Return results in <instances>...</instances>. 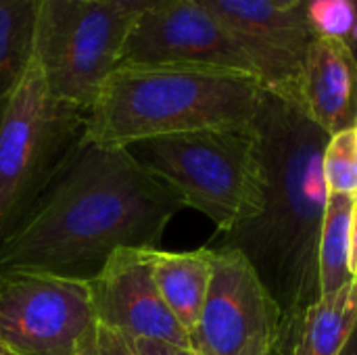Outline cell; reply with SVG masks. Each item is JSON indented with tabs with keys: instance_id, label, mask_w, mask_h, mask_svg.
Here are the masks:
<instances>
[{
	"instance_id": "484cf974",
	"label": "cell",
	"mask_w": 357,
	"mask_h": 355,
	"mask_svg": "<svg viewBox=\"0 0 357 355\" xmlns=\"http://www.w3.org/2000/svg\"><path fill=\"white\" fill-rule=\"evenodd\" d=\"M0 355H17V354H15V352H10L6 345H2V343H0Z\"/></svg>"
},
{
	"instance_id": "8992f818",
	"label": "cell",
	"mask_w": 357,
	"mask_h": 355,
	"mask_svg": "<svg viewBox=\"0 0 357 355\" xmlns=\"http://www.w3.org/2000/svg\"><path fill=\"white\" fill-rule=\"evenodd\" d=\"M136 19L107 0H42L33 59L50 94L88 113L119 67Z\"/></svg>"
},
{
	"instance_id": "ffe728a7",
	"label": "cell",
	"mask_w": 357,
	"mask_h": 355,
	"mask_svg": "<svg viewBox=\"0 0 357 355\" xmlns=\"http://www.w3.org/2000/svg\"><path fill=\"white\" fill-rule=\"evenodd\" d=\"M134 347L138 355H199L192 347H180L155 339H136Z\"/></svg>"
},
{
	"instance_id": "5bb4252c",
	"label": "cell",
	"mask_w": 357,
	"mask_h": 355,
	"mask_svg": "<svg viewBox=\"0 0 357 355\" xmlns=\"http://www.w3.org/2000/svg\"><path fill=\"white\" fill-rule=\"evenodd\" d=\"M357 328V280L303 314L287 355H341Z\"/></svg>"
},
{
	"instance_id": "603a6c76",
	"label": "cell",
	"mask_w": 357,
	"mask_h": 355,
	"mask_svg": "<svg viewBox=\"0 0 357 355\" xmlns=\"http://www.w3.org/2000/svg\"><path fill=\"white\" fill-rule=\"evenodd\" d=\"M354 8H356V19H354V27H351V33L349 38L343 42L347 52H349V59H351V65H354V71H356L357 80V0H354Z\"/></svg>"
},
{
	"instance_id": "d4e9b609",
	"label": "cell",
	"mask_w": 357,
	"mask_h": 355,
	"mask_svg": "<svg viewBox=\"0 0 357 355\" xmlns=\"http://www.w3.org/2000/svg\"><path fill=\"white\" fill-rule=\"evenodd\" d=\"M270 2H274L280 8H297V6H301L299 0H270Z\"/></svg>"
},
{
	"instance_id": "d6986e66",
	"label": "cell",
	"mask_w": 357,
	"mask_h": 355,
	"mask_svg": "<svg viewBox=\"0 0 357 355\" xmlns=\"http://www.w3.org/2000/svg\"><path fill=\"white\" fill-rule=\"evenodd\" d=\"M75 355H138L134 341L115 328H109L96 320L94 328L82 343Z\"/></svg>"
},
{
	"instance_id": "ac0fdd59",
	"label": "cell",
	"mask_w": 357,
	"mask_h": 355,
	"mask_svg": "<svg viewBox=\"0 0 357 355\" xmlns=\"http://www.w3.org/2000/svg\"><path fill=\"white\" fill-rule=\"evenodd\" d=\"M303 8L316 36L335 38L341 42L349 38L356 19L354 0H312Z\"/></svg>"
},
{
	"instance_id": "2e32d148",
	"label": "cell",
	"mask_w": 357,
	"mask_h": 355,
	"mask_svg": "<svg viewBox=\"0 0 357 355\" xmlns=\"http://www.w3.org/2000/svg\"><path fill=\"white\" fill-rule=\"evenodd\" d=\"M42 0H0V100L23 77L33 59Z\"/></svg>"
},
{
	"instance_id": "277c9868",
	"label": "cell",
	"mask_w": 357,
	"mask_h": 355,
	"mask_svg": "<svg viewBox=\"0 0 357 355\" xmlns=\"http://www.w3.org/2000/svg\"><path fill=\"white\" fill-rule=\"evenodd\" d=\"M126 149L224 236L264 209L266 176L255 126L161 136Z\"/></svg>"
},
{
	"instance_id": "30bf717a",
	"label": "cell",
	"mask_w": 357,
	"mask_h": 355,
	"mask_svg": "<svg viewBox=\"0 0 357 355\" xmlns=\"http://www.w3.org/2000/svg\"><path fill=\"white\" fill-rule=\"evenodd\" d=\"M236 40L257 69L261 86L303 107L301 84L316 38L305 8H280L270 0H197Z\"/></svg>"
},
{
	"instance_id": "7c38bea8",
	"label": "cell",
	"mask_w": 357,
	"mask_h": 355,
	"mask_svg": "<svg viewBox=\"0 0 357 355\" xmlns=\"http://www.w3.org/2000/svg\"><path fill=\"white\" fill-rule=\"evenodd\" d=\"M301 98L307 117L328 136L356 126V71L341 40L314 38L305 59Z\"/></svg>"
},
{
	"instance_id": "7402d4cb",
	"label": "cell",
	"mask_w": 357,
	"mask_h": 355,
	"mask_svg": "<svg viewBox=\"0 0 357 355\" xmlns=\"http://www.w3.org/2000/svg\"><path fill=\"white\" fill-rule=\"evenodd\" d=\"M107 2H115L119 6H123L126 10H130V13H134V15L140 17V15L153 10L155 6L163 4L165 0H107Z\"/></svg>"
},
{
	"instance_id": "6da1fadb",
	"label": "cell",
	"mask_w": 357,
	"mask_h": 355,
	"mask_svg": "<svg viewBox=\"0 0 357 355\" xmlns=\"http://www.w3.org/2000/svg\"><path fill=\"white\" fill-rule=\"evenodd\" d=\"M180 195L126 146L79 140L21 224L0 241V272L92 280L119 249H159Z\"/></svg>"
},
{
	"instance_id": "ba28073f",
	"label": "cell",
	"mask_w": 357,
	"mask_h": 355,
	"mask_svg": "<svg viewBox=\"0 0 357 355\" xmlns=\"http://www.w3.org/2000/svg\"><path fill=\"white\" fill-rule=\"evenodd\" d=\"M119 65L215 69L259 80L236 40L197 0H165L140 15Z\"/></svg>"
},
{
	"instance_id": "83f0119b",
	"label": "cell",
	"mask_w": 357,
	"mask_h": 355,
	"mask_svg": "<svg viewBox=\"0 0 357 355\" xmlns=\"http://www.w3.org/2000/svg\"><path fill=\"white\" fill-rule=\"evenodd\" d=\"M354 128H356V136H357V121H356V126H354Z\"/></svg>"
},
{
	"instance_id": "9c48e42d",
	"label": "cell",
	"mask_w": 357,
	"mask_h": 355,
	"mask_svg": "<svg viewBox=\"0 0 357 355\" xmlns=\"http://www.w3.org/2000/svg\"><path fill=\"white\" fill-rule=\"evenodd\" d=\"M257 339H276L282 354L278 308L251 262L238 249L218 247L192 349L199 355H241Z\"/></svg>"
},
{
	"instance_id": "5b68a950",
	"label": "cell",
	"mask_w": 357,
	"mask_h": 355,
	"mask_svg": "<svg viewBox=\"0 0 357 355\" xmlns=\"http://www.w3.org/2000/svg\"><path fill=\"white\" fill-rule=\"evenodd\" d=\"M86 115L50 94L36 59L0 100V241L61 174L84 136Z\"/></svg>"
},
{
	"instance_id": "4316f807",
	"label": "cell",
	"mask_w": 357,
	"mask_h": 355,
	"mask_svg": "<svg viewBox=\"0 0 357 355\" xmlns=\"http://www.w3.org/2000/svg\"><path fill=\"white\" fill-rule=\"evenodd\" d=\"M310 2H312V0H299V4H301V6H305V4H310Z\"/></svg>"
},
{
	"instance_id": "7a4b0ae2",
	"label": "cell",
	"mask_w": 357,
	"mask_h": 355,
	"mask_svg": "<svg viewBox=\"0 0 357 355\" xmlns=\"http://www.w3.org/2000/svg\"><path fill=\"white\" fill-rule=\"evenodd\" d=\"M255 132L266 176L264 209L226 234L220 247L238 249L255 268L278 308L287 355L303 314L320 299L318 245L331 195L322 155L328 134L299 103L268 90Z\"/></svg>"
},
{
	"instance_id": "9a60e30c",
	"label": "cell",
	"mask_w": 357,
	"mask_h": 355,
	"mask_svg": "<svg viewBox=\"0 0 357 355\" xmlns=\"http://www.w3.org/2000/svg\"><path fill=\"white\" fill-rule=\"evenodd\" d=\"M351 195H328L318 245L320 297L333 295L356 280L351 272Z\"/></svg>"
},
{
	"instance_id": "cb8c5ba5",
	"label": "cell",
	"mask_w": 357,
	"mask_h": 355,
	"mask_svg": "<svg viewBox=\"0 0 357 355\" xmlns=\"http://www.w3.org/2000/svg\"><path fill=\"white\" fill-rule=\"evenodd\" d=\"M351 272L357 280V195H354V211H351Z\"/></svg>"
},
{
	"instance_id": "44dd1931",
	"label": "cell",
	"mask_w": 357,
	"mask_h": 355,
	"mask_svg": "<svg viewBox=\"0 0 357 355\" xmlns=\"http://www.w3.org/2000/svg\"><path fill=\"white\" fill-rule=\"evenodd\" d=\"M241 355H282L280 345L276 339H257L251 345H247Z\"/></svg>"
},
{
	"instance_id": "4fadbf2b",
	"label": "cell",
	"mask_w": 357,
	"mask_h": 355,
	"mask_svg": "<svg viewBox=\"0 0 357 355\" xmlns=\"http://www.w3.org/2000/svg\"><path fill=\"white\" fill-rule=\"evenodd\" d=\"M149 266L155 285L180 322V326L190 335L197 331L205 297L209 291L211 270H213V249L197 251H161L149 249Z\"/></svg>"
},
{
	"instance_id": "3957f363",
	"label": "cell",
	"mask_w": 357,
	"mask_h": 355,
	"mask_svg": "<svg viewBox=\"0 0 357 355\" xmlns=\"http://www.w3.org/2000/svg\"><path fill=\"white\" fill-rule=\"evenodd\" d=\"M264 94L261 82L243 73L119 65L88 111L82 140L130 146L174 134L251 128Z\"/></svg>"
},
{
	"instance_id": "8fae6325",
	"label": "cell",
	"mask_w": 357,
	"mask_h": 355,
	"mask_svg": "<svg viewBox=\"0 0 357 355\" xmlns=\"http://www.w3.org/2000/svg\"><path fill=\"white\" fill-rule=\"evenodd\" d=\"M149 249H119L102 270L88 280L94 316L100 324L128 339H155L192 347L190 335L165 305L151 266Z\"/></svg>"
},
{
	"instance_id": "52a82bcc",
	"label": "cell",
	"mask_w": 357,
	"mask_h": 355,
	"mask_svg": "<svg viewBox=\"0 0 357 355\" xmlns=\"http://www.w3.org/2000/svg\"><path fill=\"white\" fill-rule=\"evenodd\" d=\"M96 324L88 280L0 272V343L17 355H75Z\"/></svg>"
},
{
	"instance_id": "e0dca14e",
	"label": "cell",
	"mask_w": 357,
	"mask_h": 355,
	"mask_svg": "<svg viewBox=\"0 0 357 355\" xmlns=\"http://www.w3.org/2000/svg\"><path fill=\"white\" fill-rule=\"evenodd\" d=\"M324 182L331 192L357 195V136L356 128L331 134L322 155Z\"/></svg>"
}]
</instances>
